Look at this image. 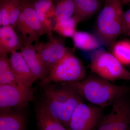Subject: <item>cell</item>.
Listing matches in <instances>:
<instances>
[{
  "mask_svg": "<svg viewBox=\"0 0 130 130\" xmlns=\"http://www.w3.org/2000/svg\"><path fill=\"white\" fill-rule=\"evenodd\" d=\"M66 83L83 99L103 108L112 106L116 100L126 96L130 91L128 86L114 84L94 73L81 81Z\"/></svg>",
  "mask_w": 130,
  "mask_h": 130,
  "instance_id": "1",
  "label": "cell"
},
{
  "mask_svg": "<svg viewBox=\"0 0 130 130\" xmlns=\"http://www.w3.org/2000/svg\"><path fill=\"white\" fill-rule=\"evenodd\" d=\"M43 90L41 103L67 128L73 112L83 99L66 83H50L42 86Z\"/></svg>",
  "mask_w": 130,
  "mask_h": 130,
  "instance_id": "2",
  "label": "cell"
},
{
  "mask_svg": "<svg viewBox=\"0 0 130 130\" xmlns=\"http://www.w3.org/2000/svg\"><path fill=\"white\" fill-rule=\"evenodd\" d=\"M121 0H105L96 22V36L102 45L110 50L121 35L124 11Z\"/></svg>",
  "mask_w": 130,
  "mask_h": 130,
  "instance_id": "3",
  "label": "cell"
},
{
  "mask_svg": "<svg viewBox=\"0 0 130 130\" xmlns=\"http://www.w3.org/2000/svg\"><path fill=\"white\" fill-rule=\"evenodd\" d=\"M83 62L75 54L74 48L68 47L64 56L50 68L47 76L41 81L40 86L81 81L86 76Z\"/></svg>",
  "mask_w": 130,
  "mask_h": 130,
  "instance_id": "4",
  "label": "cell"
},
{
  "mask_svg": "<svg viewBox=\"0 0 130 130\" xmlns=\"http://www.w3.org/2000/svg\"><path fill=\"white\" fill-rule=\"evenodd\" d=\"M14 28L23 46L39 42L40 38L47 34L31 0H21V11Z\"/></svg>",
  "mask_w": 130,
  "mask_h": 130,
  "instance_id": "5",
  "label": "cell"
},
{
  "mask_svg": "<svg viewBox=\"0 0 130 130\" xmlns=\"http://www.w3.org/2000/svg\"><path fill=\"white\" fill-rule=\"evenodd\" d=\"M90 67L94 74L110 81L130 80V72L111 53L100 48L90 55Z\"/></svg>",
  "mask_w": 130,
  "mask_h": 130,
  "instance_id": "6",
  "label": "cell"
},
{
  "mask_svg": "<svg viewBox=\"0 0 130 130\" xmlns=\"http://www.w3.org/2000/svg\"><path fill=\"white\" fill-rule=\"evenodd\" d=\"M32 88L19 85H0V112L27 107L34 99Z\"/></svg>",
  "mask_w": 130,
  "mask_h": 130,
  "instance_id": "7",
  "label": "cell"
},
{
  "mask_svg": "<svg viewBox=\"0 0 130 130\" xmlns=\"http://www.w3.org/2000/svg\"><path fill=\"white\" fill-rule=\"evenodd\" d=\"M103 111L101 107L81 102L73 112L68 130H95L104 116Z\"/></svg>",
  "mask_w": 130,
  "mask_h": 130,
  "instance_id": "8",
  "label": "cell"
},
{
  "mask_svg": "<svg viewBox=\"0 0 130 130\" xmlns=\"http://www.w3.org/2000/svg\"><path fill=\"white\" fill-rule=\"evenodd\" d=\"M96 130H130V104L126 96L116 100Z\"/></svg>",
  "mask_w": 130,
  "mask_h": 130,
  "instance_id": "9",
  "label": "cell"
},
{
  "mask_svg": "<svg viewBox=\"0 0 130 130\" xmlns=\"http://www.w3.org/2000/svg\"><path fill=\"white\" fill-rule=\"evenodd\" d=\"M48 38L46 42L36 43L38 51L47 74L52 67L64 56L68 48L62 38L54 37L53 35Z\"/></svg>",
  "mask_w": 130,
  "mask_h": 130,
  "instance_id": "10",
  "label": "cell"
},
{
  "mask_svg": "<svg viewBox=\"0 0 130 130\" xmlns=\"http://www.w3.org/2000/svg\"><path fill=\"white\" fill-rule=\"evenodd\" d=\"M33 8L48 37L53 35L56 22L54 0H31Z\"/></svg>",
  "mask_w": 130,
  "mask_h": 130,
  "instance_id": "11",
  "label": "cell"
},
{
  "mask_svg": "<svg viewBox=\"0 0 130 130\" xmlns=\"http://www.w3.org/2000/svg\"><path fill=\"white\" fill-rule=\"evenodd\" d=\"M9 58L18 85L32 88V84L36 80L20 52L16 51L11 53Z\"/></svg>",
  "mask_w": 130,
  "mask_h": 130,
  "instance_id": "12",
  "label": "cell"
},
{
  "mask_svg": "<svg viewBox=\"0 0 130 130\" xmlns=\"http://www.w3.org/2000/svg\"><path fill=\"white\" fill-rule=\"evenodd\" d=\"M20 52L36 80L44 79L47 73L38 51L37 43L23 46Z\"/></svg>",
  "mask_w": 130,
  "mask_h": 130,
  "instance_id": "13",
  "label": "cell"
},
{
  "mask_svg": "<svg viewBox=\"0 0 130 130\" xmlns=\"http://www.w3.org/2000/svg\"><path fill=\"white\" fill-rule=\"evenodd\" d=\"M23 46L14 27L11 26L0 28V56L8 55L20 50Z\"/></svg>",
  "mask_w": 130,
  "mask_h": 130,
  "instance_id": "14",
  "label": "cell"
},
{
  "mask_svg": "<svg viewBox=\"0 0 130 130\" xmlns=\"http://www.w3.org/2000/svg\"><path fill=\"white\" fill-rule=\"evenodd\" d=\"M75 5L73 16L78 23L91 18L100 12L101 8V0H73Z\"/></svg>",
  "mask_w": 130,
  "mask_h": 130,
  "instance_id": "15",
  "label": "cell"
},
{
  "mask_svg": "<svg viewBox=\"0 0 130 130\" xmlns=\"http://www.w3.org/2000/svg\"><path fill=\"white\" fill-rule=\"evenodd\" d=\"M38 130H68L41 103L37 107Z\"/></svg>",
  "mask_w": 130,
  "mask_h": 130,
  "instance_id": "16",
  "label": "cell"
},
{
  "mask_svg": "<svg viewBox=\"0 0 130 130\" xmlns=\"http://www.w3.org/2000/svg\"><path fill=\"white\" fill-rule=\"evenodd\" d=\"M0 130H25L26 116L19 111L0 112Z\"/></svg>",
  "mask_w": 130,
  "mask_h": 130,
  "instance_id": "17",
  "label": "cell"
},
{
  "mask_svg": "<svg viewBox=\"0 0 130 130\" xmlns=\"http://www.w3.org/2000/svg\"><path fill=\"white\" fill-rule=\"evenodd\" d=\"M72 38L75 47L86 52L95 51L102 45L96 35L86 31L77 30Z\"/></svg>",
  "mask_w": 130,
  "mask_h": 130,
  "instance_id": "18",
  "label": "cell"
},
{
  "mask_svg": "<svg viewBox=\"0 0 130 130\" xmlns=\"http://www.w3.org/2000/svg\"><path fill=\"white\" fill-rule=\"evenodd\" d=\"M110 50L124 66L130 65V40L125 39L117 41Z\"/></svg>",
  "mask_w": 130,
  "mask_h": 130,
  "instance_id": "19",
  "label": "cell"
},
{
  "mask_svg": "<svg viewBox=\"0 0 130 130\" xmlns=\"http://www.w3.org/2000/svg\"><path fill=\"white\" fill-rule=\"evenodd\" d=\"M79 23L74 16L60 21H56L54 26L53 31L61 37L72 38L77 31Z\"/></svg>",
  "mask_w": 130,
  "mask_h": 130,
  "instance_id": "20",
  "label": "cell"
},
{
  "mask_svg": "<svg viewBox=\"0 0 130 130\" xmlns=\"http://www.w3.org/2000/svg\"><path fill=\"white\" fill-rule=\"evenodd\" d=\"M18 85L8 55L0 56V85Z\"/></svg>",
  "mask_w": 130,
  "mask_h": 130,
  "instance_id": "21",
  "label": "cell"
},
{
  "mask_svg": "<svg viewBox=\"0 0 130 130\" xmlns=\"http://www.w3.org/2000/svg\"><path fill=\"white\" fill-rule=\"evenodd\" d=\"M56 21L72 17L75 12L73 0H54Z\"/></svg>",
  "mask_w": 130,
  "mask_h": 130,
  "instance_id": "22",
  "label": "cell"
},
{
  "mask_svg": "<svg viewBox=\"0 0 130 130\" xmlns=\"http://www.w3.org/2000/svg\"><path fill=\"white\" fill-rule=\"evenodd\" d=\"M10 0L0 1V25L10 26L9 11Z\"/></svg>",
  "mask_w": 130,
  "mask_h": 130,
  "instance_id": "23",
  "label": "cell"
},
{
  "mask_svg": "<svg viewBox=\"0 0 130 130\" xmlns=\"http://www.w3.org/2000/svg\"><path fill=\"white\" fill-rule=\"evenodd\" d=\"M10 1L9 11L10 26L14 28L21 11V0Z\"/></svg>",
  "mask_w": 130,
  "mask_h": 130,
  "instance_id": "24",
  "label": "cell"
},
{
  "mask_svg": "<svg viewBox=\"0 0 130 130\" xmlns=\"http://www.w3.org/2000/svg\"><path fill=\"white\" fill-rule=\"evenodd\" d=\"M121 35L130 37V8L124 12Z\"/></svg>",
  "mask_w": 130,
  "mask_h": 130,
  "instance_id": "25",
  "label": "cell"
},
{
  "mask_svg": "<svg viewBox=\"0 0 130 130\" xmlns=\"http://www.w3.org/2000/svg\"><path fill=\"white\" fill-rule=\"evenodd\" d=\"M123 4H130V0H121Z\"/></svg>",
  "mask_w": 130,
  "mask_h": 130,
  "instance_id": "26",
  "label": "cell"
}]
</instances>
